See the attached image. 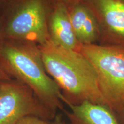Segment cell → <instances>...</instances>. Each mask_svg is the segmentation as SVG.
<instances>
[{
  "instance_id": "6da1fadb",
  "label": "cell",
  "mask_w": 124,
  "mask_h": 124,
  "mask_svg": "<svg viewBox=\"0 0 124 124\" xmlns=\"http://www.w3.org/2000/svg\"><path fill=\"white\" fill-rule=\"evenodd\" d=\"M38 46L46 72L66 94L78 103L107 105L95 70L79 51L65 48L51 39Z\"/></svg>"
},
{
  "instance_id": "7a4b0ae2",
  "label": "cell",
  "mask_w": 124,
  "mask_h": 124,
  "mask_svg": "<svg viewBox=\"0 0 124 124\" xmlns=\"http://www.w3.org/2000/svg\"><path fill=\"white\" fill-rule=\"evenodd\" d=\"M0 67L28 87L49 110L62 108V102L66 103L59 87L46 72L38 45L2 39Z\"/></svg>"
},
{
  "instance_id": "3957f363",
  "label": "cell",
  "mask_w": 124,
  "mask_h": 124,
  "mask_svg": "<svg viewBox=\"0 0 124 124\" xmlns=\"http://www.w3.org/2000/svg\"><path fill=\"white\" fill-rule=\"evenodd\" d=\"M79 51L95 70L106 105L120 108L124 103V48L91 44L81 45Z\"/></svg>"
},
{
  "instance_id": "277c9868",
  "label": "cell",
  "mask_w": 124,
  "mask_h": 124,
  "mask_svg": "<svg viewBox=\"0 0 124 124\" xmlns=\"http://www.w3.org/2000/svg\"><path fill=\"white\" fill-rule=\"evenodd\" d=\"M45 0H17L2 21V37L40 46L50 39Z\"/></svg>"
},
{
  "instance_id": "5b68a950",
  "label": "cell",
  "mask_w": 124,
  "mask_h": 124,
  "mask_svg": "<svg viewBox=\"0 0 124 124\" xmlns=\"http://www.w3.org/2000/svg\"><path fill=\"white\" fill-rule=\"evenodd\" d=\"M43 104L28 87L18 80L0 81V124H16L26 116H38Z\"/></svg>"
},
{
  "instance_id": "8992f818",
  "label": "cell",
  "mask_w": 124,
  "mask_h": 124,
  "mask_svg": "<svg viewBox=\"0 0 124 124\" xmlns=\"http://www.w3.org/2000/svg\"><path fill=\"white\" fill-rule=\"evenodd\" d=\"M48 27L52 41L65 48L79 51L81 44L74 33L66 5L60 2L56 5L48 18Z\"/></svg>"
},
{
  "instance_id": "52a82bcc",
  "label": "cell",
  "mask_w": 124,
  "mask_h": 124,
  "mask_svg": "<svg viewBox=\"0 0 124 124\" xmlns=\"http://www.w3.org/2000/svg\"><path fill=\"white\" fill-rule=\"evenodd\" d=\"M71 124H119L110 108L107 105L84 101L67 104Z\"/></svg>"
},
{
  "instance_id": "ba28073f",
  "label": "cell",
  "mask_w": 124,
  "mask_h": 124,
  "mask_svg": "<svg viewBox=\"0 0 124 124\" xmlns=\"http://www.w3.org/2000/svg\"><path fill=\"white\" fill-rule=\"evenodd\" d=\"M70 18L74 33L81 45L93 44L98 36L97 20L86 6L75 4L69 10Z\"/></svg>"
},
{
  "instance_id": "9c48e42d",
  "label": "cell",
  "mask_w": 124,
  "mask_h": 124,
  "mask_svg": "<svg viewBox=\"0 0 124 124\" xmlns=\"http://www.w3.org/2000/svg\"><path fill=\"white\" fill-rule=\"evenodd\" d=\"M105 27L124 40V2L122 0H93Z\"/></svg>"
},
{
  "instance_id": "30bf717a",
  "label": "cell",
  "mask_w": 124,
  "mask_h": 124,
  "mask_svg": "<svg viewBox=\"0 0 124 124\" xmlns=\"http://www.w3.org/2000/svg\"><path fill=\"white\" fill-rule=\"evenodd\" d=\"M16 124H49L46 121L38 116H26L18 121Z\"/></svg>"
},
{
  "instance_id": "8fae6325",
  "label": "cell",
  "mask_w": 124,
  "mask_h": 124,
  "mask_svg": "<svg viewBox=\"0 0 124 124\" xmlns=\"http://www.w3.org/2000/svg\"><path fill=\"white\" fill-rule=\"evenodd\" d=\"M10 79V77L7 72L0 67V81Z\"/></svg>"
},
{
  "instance_id": "7c38bea8",
  "label": "cell",
  "mask_w": 124,
  "mask_h": 124,
  "mask_svg": "<svg viewBox=\"0 0 124 124\" xmlns=\"http://www.w3.org/2000/svg\"><path fill=\"white\" fill-rule=\"evenodd\" d=\"M51 124H64L62 121L60 119L56 118L53 122H52V123H51Z\"/></svg>"
},
{
  "instance_id": "4fadbf2b",
  "label": "cell",
  "mask_w": 124,
  "mask_h": 124,
  "mask_svg": "<svg viewBox=\"0 0 124 124\" xmlns=\"http://www.w3.org/2000/svg\"><path fill=\"white\" fill-rule=\"evenodd\" d=\"M10 0H0V8L4 7V5L6 4V3L9 2V1Z\"/></svg>"
},
{
  "instance_id": "5bb4252c",
  "label": "cell",
  "mask_w": 124,
  "mask_h": 124,
  "mask_svg": "<svg viewBox=\"0 0 124 124\" xmlns=\"http://www.w3.org/2000/svg\"><path fill=\"white\" fill-rule=\"evenodd\" d=\"M77 0H61L60 2H62L65 5H66L67 3H71V2H75Z\"/></svg>"
},
{
  "instance_id": "9a60e30c",
  "label": "cell",
  "mask_w": 124,
  "mask_h": 124,
  "mask_svg": "<svg viewBox=\"0 0 124 124\" xmlns=\"http://www.w3.org/2000/svg\"><path fill=\"white\" fill-rule=\"evenodd\" d=\"M2 40V21H0V44Z\"/></svg>"
},
{
  "instance_id": "2e32d148",
  "label": "cell",
  "mask_w": 124,
  "mask_h": 124,
  "mask_svg": "<svg viewBox=\"0 0 124 124\" xmlns=\"http://www.w3.org/2000/svg\"><path fill=\"white\" fill-rule=\"evenodd\" d=\"M120 108L122 110V114H123V119H124V103L122 105V106L120 107Z\"/></svg>"
}]
</instances>
